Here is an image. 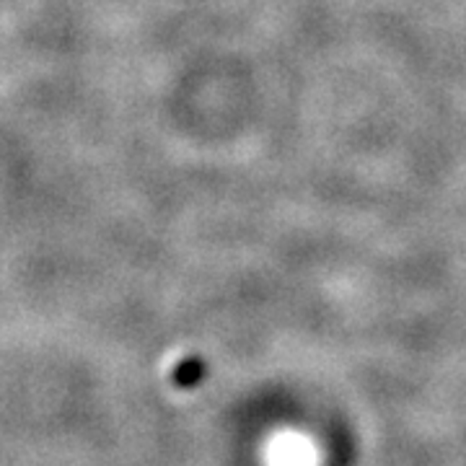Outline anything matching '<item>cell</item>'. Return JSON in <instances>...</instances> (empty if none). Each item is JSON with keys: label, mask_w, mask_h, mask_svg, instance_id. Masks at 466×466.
Instances as JSON below:
<instances>
[{"label": "cell", "mask_w": 466, "mask_h": 466, "mask_svg": "<svg viewBox=\"0 0 466 466\" xmlns=\"http://www.w3.org/2000/svg\"><path fill=\"white\" fill-rule=\"evenodd\" d=\"M267 466H321V453L309 435L285 431L278 433L265 449Z\"/></svg>", "instance_id": "cell-1"}]
</instances>
